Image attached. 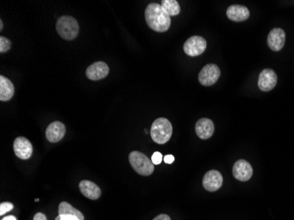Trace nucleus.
Listing matches in <instances>:
<instances>
[{
  "mask_svg": "<svg viewBox=\"0 0 294 220\" xmlns=\"http://www.w3.org/2000/svg\"><path fill=\"white\" fill-rule=\"evenodd\" d=\"M145 18L149 28L156 32H166L171 25L170 16L159 4H150L145 11Z\"/></svg>",
  "mask_w": 294,
  "mask_h": 220,
  "instance_id": "1",
  "label": "nucleus"
},
{
  "mask_svg": "<svg viewBox=\"0 0 294 220\" xmlns=\"http://www.w3.org/2000/svg\"><path fill=\"white\" fill-rule=\"evenodd\" d=\"M150 133L154 142L159 145H164L172 136L173 127L167 118L161 117L152 123Z\"/></svg>",
  "mask_w": 294,
  "mask_h": 220,
  "instance_id": "2",
  "label": "nucleus"
},
{
  "mask_svg": "<svg viewBox=\"0 0 294 220\" xmlns=\"http://www.w3.org/2000/svg\"><path fill=\"white\" fill-rule=\"evenodd\" d=\"M129 161L132 169L140 175L148 176L152 175L154 171V164L152 163V159H149L148 157L144 154L143 152H131L129 153Z\"/></svg>",
  "mask_w": 294,
  "mask_h": 220,
  "instance_id": "3",
  "label": "nucleus"
},
{
  "mask_svg": "<svg viewBox=\"0 0 294 220\" xmlns=\"http://www.w3.org/2000/svg\"><path fill=\"white\" fill-rule=\"evenodd\" d=\"M56 29L63 39L71 41L78 36L79 26L73 17L62 16L57 21Z\"/></svg>",
  "mask_w": 294,
  "mask_h": 220,
  "instance_id": "4",
  "label": "nucleus"
},
{
  "mask_svg": "<svg viewBox=\"0 0 294 220\" xmlns=\"http://www.w3.org/2000/svg\"><path fill=\"white\" fill-rule=\"evenodd\" d=\"M206 40L202 36H191L185 42L183 45L184 52L190 57H197L203 54L206 49Z\"/></svg>",
  "mask_w": 294,
  "mask_h": 220,
  "instance_id": "5",
  "label": "nucleus"
},
{
  "mask_svg": "<svg viewBox=\"0 0 294 220\" xmlns=\"http://www.w3.org/2000/svg\"><path fill=\"white\" fill-rule=\"evenodd\" d=\"M220 77V70L219 66L214 64H209L203 67L198 75V79L204 87H210L219 80Z\"/></svg>",
  "mask_w": 294,
  "mask_h": 220,
  "instance_id": "6",
  "label": "nucleus"
},
{
  "mask_svg": "<svg viewBox=\"0 0 294 220\" xmlns=\"http://www.w3.org/2000/svg\"><path fill=\"white\" fill-rule=\"evenodd\" d=\"M278 83V76L272 69H264L259 75L258 87L260 90L269 92L272 90Z\"/></svg>",
  "mask_w": 294,
  "mask_h": 220,
  "instance_id": "7",
  "label": "nucleus"
},
{
  "mask_svg": "<svg viewBox=\"0 0 294 220\" xmlns=\"http://www.w3.org/2000/svg\"><path fill=\"white\" fill-rule=\"evenodd\" d=\"M13 151L20 159H29L32 156V144L26 138L19 136L13 143Z\"/></svg>",
  "mask_w": 294,
  "mask_h": 220,
  "instance_id": "8",
  "label": "nucleus"
},
{
  "mask_svg": "<svg viewBox=\"0 0 294 220\" xmlns=\"http://www.w3.org/2000/svg\"><path fill=\"white\" fill-rule=\"evenodd\" d=\"M223 184V176L217 170L207 172L203 179V186L206 190L214 192L221 188Z\"/></svg>",
  "mask_w": 294,
  "mask_h": 220,
  "instance_id": "9",
  "label": "nucleus"
},
{
  "mask_svg": "<svg viewBox=\"0 0 294 220\" xmlns=\"http://www.w3.org/2000/svg\"><path fill=\"white\" fill-rule=\"evenodd\" d=\"M110 73V68L104 62H95L93 65L88 66L86 74L90 80H100L106 78Z\"/></svg>",
  "mask_w": 294,
  "mask_h": 220,
  "instance_id": "10",
  "label": "nucleus"
},
{
  "mask_svg": "<svg viewBox=\"0 0 294 220\" xmlns=\"http://www.w3.org/2000/svg\"><path fill=\"white\" fill-rule=\"evenodd\" d=\"M233 175L238 181H249L253 175L252 166L245 159H239L233 166Z\"/></svg>",
  "mask_w": 294,
  "mask_h": 220,
  "instance_id": "11",
  "label": "nucleus"
},
{
  "mask_svg": "<svg viewBox=\"0 0 294 220\" xmlns=\"http://www.w3.org/2000/svg\"><path fill=\"white\" fill-rule=\"evenodd\" d=\"M285 32L282 29L275 28L269 34L267 42L273 51H279L284 48L285 43Z\"/></svg>",
  "mask_w": 294,
  "mask_h": 220,
  "instance_id": "12",
  "label": "nucleus"
},
{
  "mask_svg": "<svg viewBox=\"0 0 294 220\" xmlns=\"http://www.w3.org/2000/svg\"><path fill=\"white\" fill-rule=\"evenodd\" d=\"M66 132L64 123L56 121L50 123L46 130V138L50 143H58L63 140Z\"/></svg>",
  "mask_w": 294,
  "mask_h": 220,
  "instance_id": "13",
  "label": "nucleus"
},
{
  "mask_svg": "<svg viewBox=\"0 0 294 220\" xmlns=\"http://www.w3.org/2000/svg\"><path fill=\"white\" fill-rule=\"evenodd\" d=\"M226 15L229 20L236 21V22H240V21L248 20L250 13H249V9L244 6L233 5L227 8Z\"/></svg>",
  "mask_w": 294,
  "mask_h": 220,
  "instance_id": "14",
  "label": "nucleus"
},
{
  "mask_svg": "<svg viewBox=\"0 0 294 220\" xmlns=\"http://www.w3.org/2000/svg\"><path fill=\"white\" fill-rule=\"evenodd\" d=\"M79 190L86 198L91 200H97L101 195V190L93 181L88 180H83L79 182Z\"/></svg>",
  "mask_w": 294,
  "mask_h": 220,
  "instance_id": "15",
  "label": "nucleus"
},
{
  "mask_svg": "<svg viewBox=\"0 0 294 220\" xmlns=\"http://www.w3.org/2000/svg\"><path fill=\"white\" fill-rule=\"evenodd\" d=\"M196 133L201 140H208L213 135L214 123L208 118H202L196 123Z\"/></svg>",
  "mask_w": 294,
  "mask_h": 220,
  "instance_id": "16",
  "label": "nucleus"
},
{
  "mask_svg": "<svg viewBox=\"0 0 294 220\" xmlns=\"http://www.w3.org/2000/svg\"><path fill=\"white\" fill-rule=\"evenodd\" d=\"M14 94V87L12 81L5 76H0V100L8 101Z\"/></svg>",
  "mask_w": 294,
  "mask_h": 220,
  "instance_id": "17",
  "label": "nucleus"
},
{
  "mask_svg": "<svg viewBox=\"0 0 294 220\" xmlns=\"http://www.w3.org/2000/svg\"><path fill=\"white\" fill-rule=\"evenodd\" d=\"M59 215H72L78 217V219L84 220L82 212L66 202H62L61 204H59Z\"/></svg>",
  "mask_w": 294,
  "mask_h": 220,
  "instance_id": "18",
  "label": "nucleus"
},
{
  "mask_svg": "<svg viewBox=\"0 0 294 220\" xmlns=\"http://www.w3.org/2000/svg\"><path fill=\"white\" fill-rule=\"evenodd\" d=\"M161 5L169 16H176L181 12V7L176 0H162Z\"/></svg>",
  "mask_w": 294,
  "mask_h": 220,
  "instance_id": "19",
  "label": "nucleus"
},
{
  "mask_svg": "<svg viewBox=\"0 0 294 220\" xmlns=\"http://www.w3.org/2000/svg\"><path fill=\"white\" fill-rule=\"evenodd\" d=\"M12 48V42L4 36L0 37V53L7 52Z\"/></svg>",
  "mask_w": 294,
  "mask_h": 220,
  "instance_id": "20",
  "label": "nucleus"
},
{
  "mask_svg": "<svg viewBox=\"0 0 294 220\" xmlns=\"http://www.w3.org/2000/svg\"><path fill=\"white\" fill-rule=\"evenodd\" d=\"M13 209V204L9 202H4L0 204V215L3 216Z\"/></svg>",
  "mask_w": 294,
  "mask_h": 220,
  "instance_id": "21",
  "label": "nucleus"
},
{
  "mask_svg": "<svg viewBox=\"0 0 294 220\" xmlns=\"http://www.w3.org/2000/svg\"><path fill=\"white\" fill-rule=\"evenodd\" d=\"M162 159H163V156L161 152H156L152 154V161L154 165H159L162 163Z\"/></svg>",
  "mask_w": 294,
  "mask_h": 220,
  "instance_id": "22",
  "label": "nucleus"
},
{
  "mask_svg": "<svg viewBox=\"0 0 294 220\" xmlns=\"http://www.w3.org/2000/svg\"><path fill=\"white\" fill-rule=\"evenodd\" d=\"M56 220H81L78 217L72 215H59L56 217Z\"/></svg>",
  "mask_w": 294,
  "mask_h": 220,
  "instance_id": "23",
  "label": "nucleus"
},
{
  "mask_svg": "<svg viewBox=\"0 0 294 220\" xmlns=\"http://www.w3.org/2000/svg\"><path fill=\"white\" fill-rule=\"evenodd\" d=\"M164 161H165V163H167V164H172L173 162L175 161V157L171 155V154L165 156V157H164Z\"/></svg>",
  "mask_w": 294,
  "mask_h": 220,
  "instance_id": "24",
  "label": "nucleus"
},
{
  "mask_svg": "<svg viewBox=\"0 0 294 220\" xmlns=\"http://www.w3.org/2000/svg\"><path fill=\"white\" fill-rule=\"evenodd\" d=\"M34 220H47V217L43 213H41V212H38L35 215L34 217Z\"/></svg>",
  "mask_w": 294,
  "mask_h": 220,
  "instance_id": "25",
  "label": "nucleus"
},
{
  "mask_svg": "<svg viewBox=\"0 0 294 220\" xmlns=\"http://www.w3.org/2000/svg\"><path fill=\"white\" fill-rule=\"evenodd\" d=\"M153 220H171V218H170V217L168 216L167 214H161V215L157 216Z\"/></svg>",
  "mask_w": 294,
  "mask_h": 220,
  "instance_id": "26",
  "label": "nucleus"
},
{
  "mask_svg": "<svg viewBox=\"0 0 294 220\" xmlns=\"http://www.w3.org/2000/svg\"><path fill=\"white\" fill-rule=\"evenodd\" d=\"M1 220H17V218L14 217V216L11 215V216H7V217H4V218H2Z\"/></svg>",
  "mask_w": 294,
  "mask_h": 220,
  "instance_id": "27",
  "label": "nucleus"
},
{
  "mask_svg": "<svg viewBox=\"0 0 294 220\" xmlns=\"http://www.w3.org/2000/svg\"><path fill=\"white\" fill-rule=\"evenodd\" d=\"M3 29V22H2V20L0 21V30H2Z\"/></svg>",
  "mask_w": 294,
  "mask_h": 220,
  "instance_id": "28",
  "label": "nucleus"
}]
</instances>
